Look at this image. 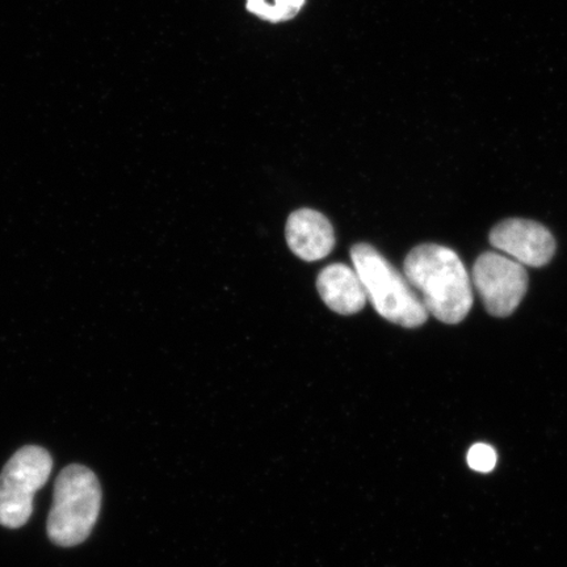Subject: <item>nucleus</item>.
<instances>
[{"label":"nucleus","mask_w":567,"mask_h":567,"mask_svg":"<svg viewBox=\"0 0 567 567\" xmlns=\"http://www.w3.org/2000/svg\"><path fill=\"white\" fill-rule=\"evenodd\" d=\"M405 276L420 290L429 315L439 321L456 324L470 315L473 289L470 274L449 247L421 245L408 255Z\"/></svg>","instance_id":"obj_1"},{"label":"nucleus","mask_w":567,"mask_h":567,"mask_svg":"<svg viewBox=\"0 0 567 567\" xmlns=\"http://www.w3.org/2000/svg\"><path fill=\"white\" fill-rule=\"evenodd\" d=\"M351 260L363 282L367 299L382 318L406 329L420 328L427 321L429 311L406 276L396 271L374 247L354 245Z\"/></svg>","instance_id":"obj_2"},{"label":"nucleus","mask_w":567,"mask_h":567,"mask_svg":"<svg viewBox=\"0 0 567 567\" xmlns=\"http://www.w3.org/2000/svg\"><path fill=\"white\" fill-rule=\"evenodd\" d=\"M102 507V487L95 473L83 465H69L55 480L48 536L60 547L87 540Z\"/></svg>","instance_id":"obj_3"},{"label":"nucleus","mask_w":567,"mask_h":567,"mask_svg":"<svg viewBox=\"0 0 567 567\" xmlns=\"http://www.w3.org/2000/svg\"><path fill=\"white\" fill-rule=\"evenodd\" d=\"M52 470L51 455L38 445H27L10 458L0 474V526L16 529L30 520L34 495Z\"/></svg>","instance_id":"obj_4"},{"label":"nucleus","mask_w":567,"mask_h":567,"mask_svg":"<svg viewBox=\"0 0 567 567\" xmlns=\"http://www.w3.org/2000/svg\"><path fill=\"white\" fill-rule=\"evenodd\" d=\"M474 288L494 317H508L519 307L528 289L526 267L507 255L485 252L473 268Z\"/></svg>","instance_id":"obj_5"},{"label":"nucleus","mask_w":567,"mask_h":567,"mask_svg":"<svg viewBox=\"0 0 567 567\" xmlns=\"http://www.w3.org/2000/svg\"><path fill=\"white\" fill-rule=\"evenodd\" d=\"M491 243L524 267L547 266L556 252V240L542 224L513 218L496 225Z\"/></svg>","instance_id":"obj_6"},{"label":"nucleus","mask_w":567,"mask_h":567,"mask_svg":"<svg viewBox=\"0 0 567 567\" xmlns=\"http://www.w3.org/2000/svg\"><path fill=\"white\" fill-rule=\"evenodd\" d=\"M287 243L296 255L305 261L321 260L334 250V228L322 213L300 209L289 216L286 228Z\"/></svg>","instance_id":"obj_7"},{"label":"nucleus","mask_w":567,"mask_h":567,"mask_svg":"<svg viewBox=\"0 0 567 567\" xmlns=\"http://www.w3.org/2000/svg\"><path fill=\"white\" fill-rule=\"evenodd\" d=\"M317 289L323 302L342 316L359 313L368 300L358 272L342 264L323 268L318 275Z\"/></svg>","instance_id":"obj_8"},{"label":"nucleus","mask_w":567,"mask_h":567,"mask_svg":"<svg viewBox=\"0 0 567 567\" xmlns=\"http://www.w3.org/2000/svg\"><path fill=\"white\" fill-rule=\"evenodd\" d=\"M467 463L477 472H491L496 464V453L486 444L474 445L467 453Z\"/></svg>","instance_id":"obj_9"},{"label":"nucleus","mask_w":567,"mask_h":567,"mask_svg":"<svg viewBox=\"0 0 567 567\" xmlns=\"http://www.w3.org/2000/svg\"><path fill=\"white\" fill-rule=\"evenodd\" d=\"M248 10L254 13H258L259 17L271 20V21H280V13L276 6H269L265 2V0H248L247 3Z\"/></svg>","instance_id":"obj_10"},{"label":"nucleus","mask_w":567,"mask_h":567,"mask_svg":"<svg viewBox=\"0 0 567 567\" xmlns=\"http://www.w3.org/2000/svg\"><path fill=\"white\" fill-rule=\"evenodd\" d=\"M305 0H276V9L280 13L281 20L292 19L301 9Z\"/></svg>","instance_id":"obj_11"}]
</instances>
